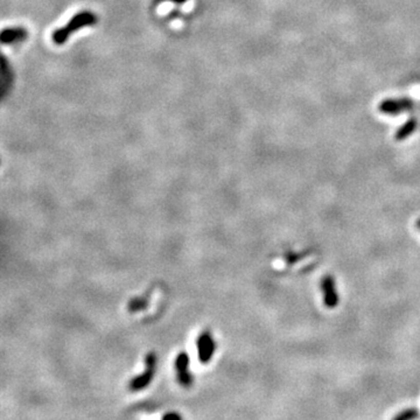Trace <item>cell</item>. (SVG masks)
Returning a JSON list of instances; mask_svg holds the SVG:
<instances>
[{"instance_id": "obj_1", "label": "cell", "mask_w": 420, "mask_h": 420, "mask_svg": "<svg viewBox=\"0 0 420 420\" xmlns=\"http://www.w3.org/2000/svg\"><path fill=\"white\" fill-rule=\"evenodd\" d=\"M96 21H97L96 15L91 13V12H88V11L81 12V13L74 15L73 18L69 20V23L66 25V26H63L60 29H57V31H55L52 35V40L55 45L61 46L68 41L70 34L79 31L82 27L91 26V25L96 24Z\"/></svg>"}, {"instance_id": "obj_2", "label": "cell", "mask_w": 420, "mask_h": 420, "mask_svg": "<svg viewBox=\"0 0 420 420\" xmlns=\"http://www.w3.org/2000/svg\"><path fill=\"white\" fill-rule=\"evenodd\" d=\"M155 368L156 356L154 353H148L145 358V370L143 371V373H140V375L133 377V378L129 382V389L131 391L137 392L146 389L154 378Z\"/></svg>"}, {"instance_id": "obj_3", "label": "cell", "mask_w": 420, "mask_h": 420, "mask_svg": "<svg viewBox=\"0 0 420 420\" xmlns=\"http://www.w3.org/2000/svg\"><path fill=\"white\" fill-rule=\"evenodd\" d=\"M190 358L189 355L186 351H181L176 355L175 361H174V368L176 372V379L179 382L181 387L190 388L193 385V375L189 369Z\"/></svg>"}, {"instance_id": "obj_4", "label": "cell", "mask_w": 420, "mask_h": 420, "mask_svg": "<svg viewBox=\"0 0 420 420\" xmlns=\"http://www.w3.org/2000/svg\"><path fill=\"white\" fill-rule=\"evenodd\" d=\"M196 348L198 361L203 364L209 363L216 350V342L209 330H205V332H202L198 335L196 340Z\"/></svg>"}, {"instance_id": "obj_5", "label": "cell", "mask_w": 420, "mask_h": 420, "mask_svg": "<svg viewBox=\"0 0 420 420\" xmlns=\"http://www.w3.org/2000/svg\"><path fill=\"white\" fill-rule=\"evenodd\" d=\"M413 108V101L409 98H388L382 101L378 105L379 112L388 116H398L405 111H410Z\"/></svg>"}, {"instance_id": "obj_6", "label": "cell", "mask_w": 420, "mask_h": 420, "mask_svg": "<svg viewBox=\"0 0 420 420\" xmlns=\"http://www.w3.org/2000/svg\"><path fill=\"white\" fill-rule=\"evenodd\" d=\"M321 290L324 294V304L327 308L333 309L338 305V293L332 275H325L321 280Z\"/></svg>"}, {"instance_id": "obj_7", "label": "cell", "mask_w": 420, "mask_h": 420, "mask_svg": "<svg viewBox=\"0 0 420 420\" xmlns=\"http://www.w3.org/2000/svg\"><path fill=\"white\" fill-rule=\"evenodd\" d=\"M27 32L24 28H6L2 33V42L4 45L15 44V42L23 41L26 39Z\"/></svg>"}, {"instance_id": "obj_8", "label": "cell", "mask_w": 420, "mask_h": 420, "mask_svg": "<svg viewBox=\"0 0 420 420\" xmlns=\"http://www.w3.org/2000/svg\"><path fill=\"white\" fill-rule=\"evenodd\" d=\"M417 119H415L414 117L410 118V119H407L405 124H403L399 129L397 130L396 134H394V138H396L397 142H403V140H405L406 138H409L411 134H413V132L417 129Z\"/></svg>"}, {"instance_id": "obj_9", "label": "cell", "mask_w": 420, "mask_h": 420, "mask_svg": "<svg viewBox=\"0 0 420 420\" xmlns=\"http://www.w3.org/2000/svg\"><path fill=\"white\" fill-rule=\"evenodd\" d=\"M12 73L11 68L6 65V58L3 57V65H2V91L3 95H5L8 87L11 84Z\"/></svg>"}, {"instance_id": "obj_10", "label": "cell", "mask_w": 420, "mask_h": 420, "mask_svg": "<svg viewBox=\"0 0 420 420\" xmlns=\"http://www.w3.org/2000/svg\"><path fill=\"white\" fill-rule=\"evenodd\" d=\"M419 417V412L417 409H407L402 411L401 413L394 415V420H412Z\"/></svg>"}, {"instance_id": "obj_11", "label": "cell", "mask_w": 420, "mask_h": 420, "mask_svg": "<svg viewBox=\"0 0 420 420\" xmlns=\"http://www.w3.org/2000/svg\"><path fill=\"white\" fill-rule=\"evenodd\" d=\"M166 418H180V415L177 413H167L164 415V419H166Z\"/></svg>"}, {"instance_id": "obj_12", "label": "cell", "mask_w": 420, "mask_h": 420, "mask_svg": "<svg viewBox=\"0 0 420 420\" xmlns=\"http://www.w3.org/2000/svg\"><path fill=\"white\" fill-rule=\"evenodd\" d=\"M160 2H172L175 4H182V3H185L186 0H160Z\"/></svg>"}, {"instance_id": "obj_13", "label": "cell", "mask_w": 420, "mask_h": 420, "mask_svg": "<svg viewBox=\"0 0 420 420\" xmlns=\"http://www.w3.org/2000/svg\"><path fill=\"white\" fill-rule=\"evenodd\" d=\"M415 227H417V229L420 231V218L417 221V222H415Z\"/></svg>"}]
</instances>
